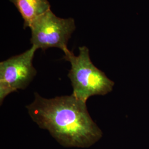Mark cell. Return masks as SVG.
Returning <instances> with one entry per match:
<instances>
[{"label":"cell","mask_w":149,"mask_h":149,"mask_svg":"<svg viewBox=\"0 0 149 149\" xmlns=\"http://www.w3.org/2000/svg\"><path fill=\"white\" fill-rule=\"evenodd\" d=\"M26 108L33 121L64 147L89 148L102 136L86 103L72 95L48 99L35 93L34 101Z\"/></svg>","instance_id":"obj_1"},{"label":"cell","mask_w":149,"mask_h":149,"mask_svg":"<svg viewBox=\"0 0 149 149\" xmlns=\"http://www.w3.org/2000/svg\"><path fill=\"white\" fill-rule=\"evenodd\" d=\"M64 53V59L71 64L68 76L73 88L72 95L76 98L86 103L91 96H104L112 92L114 82L93 64L88 48L79 47L77 56L69 49Z\"/></svg>","instance_id":"obj_2"},{"label":"cell","mask_w":149,"mask_h":149,"mask_svg":"<svg viewBox=\"0 0 149 149\" xmlns=\"http://www.w3.org/2000/svg\"><path fill=\"white\" fill-rule=\"evenodd\" d=\"M29 28L31 43L37 50L57 48L65 52L69 49L68 43L76 26L74 18H60L50 10L37 18Z\"/></svg>","instance_id":"obj_3"},{"label":"cell","mask_w":149,"mask_h":149,"mask_svg":"<svg viewBox=\"0 0 149 149\" xmlns=\"http://www.w3.org/2000/svg\"><path fill=\"white\" fill-rule=\"evenodd\" d=\"M37 48L34 46L23 53L0 63V103L18 90H24L37 74L33 60Z\"/></svg>","instance_id":"obj_4"},{"label":"cell","mask_w":149,"mask_h":149,"mask_svg":"<svg viewBox=\"0 0 149 149\" xmlns=\"http://www.w3.org/2000/svg\"><path fill=\"white\" fill-rule=\"evenodd\" d=\"M15 6L23 19V28L30 27L39 17L51 10L48 0H9Z\"/></svg>","instance_id":"obj_5"}]
</instances>
